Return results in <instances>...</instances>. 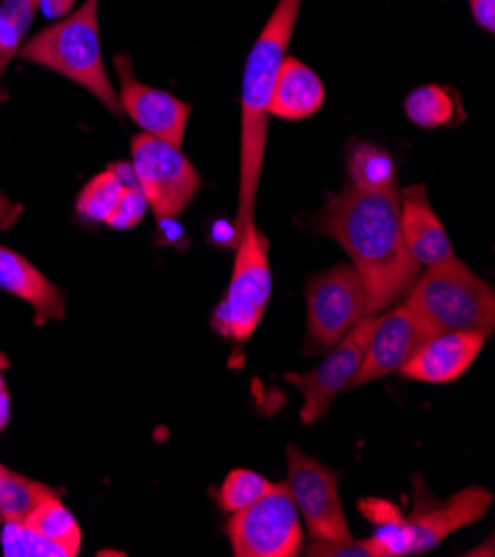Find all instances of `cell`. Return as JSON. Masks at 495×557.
Masks as SVG:
<instances>
[{
    "label": "cell",
    "mask_w": 495,
    "mask_h": 557,
    "mask_svg": "<svg viewBox=\"0 0 495 557\" xmlns=\"http://www.w3.org/2000/svg\"><path fill=\"white\" fill-rule=\"evenodd\" d=\"M347 172L349 183L367 194H400L396 160L378 145L354 143L347 149Z\"/></svg>",
    "instance_id": "18"
},
{
    "label": "cell",
    "mask_w": 495,
    "mask_h": 557,
    "mask_svg": "<svg viewBox=\"0 0 495 557\" xmlns=\"http://www.w3.org/2000/svg\"><path fill=\"white\" fill-rule=\"evenodd\" d=\"M227 535L236 557L298 555L305 533L287 484H273L251 507L232 513Z\"/></svg>",
    "instance_id": "7"
},
{
    "label": "cell",
    "mask_w": 495,
    "mask_h": 557,
    "mask_svg": "<svg viewBox=\"0 0 495 557\" xmlns=\"http://www.w3.org/2000/svg\"><path fill=\"white\" fill-rule=\"evenodd\" d=\"M21 213H23V207L0 191V232L12 230L16 225V220L21 218Z\"/></svg>",
    "instance_id": "29"
},
{
    "label": "cell",
    "mask_w": 495,
    "mask_h": 557,
    "mask_svg": "<svg viewBox=\"0 0 495 557\" xmlns=\"http://www.w3.org/2000/svg\"><path fill=\"white\" fill-rule=\"evenodd\" d=\"M132 164L138 187L160 222L181 215L200 187V176L183 149L149 134L132 140Z\"/></svg>",
    "instance_id": "8"
},
{
    "label": "cell",
    "mask_w": 495,
    "mask_h": 557,
    "mask_svg": "<svg viewBox=\"0 0 495 557\" xmlns=\"http://www.w3.org/2000/svg\"><path fill=\"white\" fill-rule=\"evenodd\" d=\"M76 0H38V5L42 8V14L47 18H63L72 12Z\"/></svg>",
    "instance_id": "30"
},
{
    "label": "cell",
    "mask_w": 495,
    "mask_h": 557,
    "mask_svg": "<svg viewBox=\"0 0 495 557\" xmlns=\"http://www.w3.org/2000/svg\"><path fill=\"white\" fill-rule=\"evenodd\" d=\"M10 411H12V405H10V394H8V386L5 382H0V431H3L10 422Z\"/></svg>",
    "instance_id": "32"
},
{
    "label": "cell",
    "mask_w": 495,
    "mask_h": 557,
    "mask_svg": "<svg viewBox=\"0 0 495 557\" xmlns=\"http://www.w3.org/2000/svg\"><path fill=\"white\" fill-rule=\"evenodd\" d=\"M25 524L29 529H34L38 535L47 537L49 542H57L59 546H63L70 557H76L81 550V527L74 518V513L61 503L59 493L51 495L27 516Z\"/></svg>",
    "instance_id": "19"
},
{
    "label": "cell",
    "mask_w": 495,
    "mask_h": 557,
    "mask_svg": "<svg viewBox=\"0 0 495 557\" xmlns=\"http://www.w3.org/2000/svg\"><path fill=\"white\" fill-rule=\"evenodd\" d=\"M429 338L431 336L426 333V329L407 309V305L392 311L389 315L380 318L373 336L367 345L362 364L354 375L349 388L362 386L367 382L380 380L384 375L398 371L411 358V354Z\"/></svg>",
    "instance_id": "13"
},
{
    "label": "cell",
    "mask_w": 495,
    "mask_h": 557,
    "mask_svg": "<svg viewBox=\"0 0 495 557\" xmlns=\"http://www.w3.org/2000/svg\"><path fill=\"white\" fill-rule=\"evenodd\" d=\"M0 382H5V380H3V373H0Z\"/></svg>",
    "instance_id": "33"
},
{
    "label": "cell",
    "mask_w": 495,
    "mask_h": 557,
    "mask_svg": "<svg viewBox=\"0 0 495 557\" xmlns=\"http://www.w3.org/2000/svg\"><path fill=\"white\" fill-rule=\"evenodd\" d=\"M32 3H36V5H38V0H32Z\"/></svg>",
    "instance_id": "34"
},
{
    "label": "cell",
    "mask_w": 495,
    "mask_h": 557,
    "mask_svg": "<svg viewBox=\"0 0 495 557\" xmlns=\"http://www.w3.org/2000/svg\"><path fill=\"white\" fill-rule=\"evenodd\" d=\"M271 488L273 482H269L260 473L249 469H234L218 491V505L227 513H236L251 507L256 499H260Z\"/></svg>",
    "instance_id": "24"
},
{
    "label": "cell",
    "mask_w": 495,
    "mask_h": 557,
    "mask_svg": "<svg viewBox=\"0 0 495 557\" xmlns=\"http://www.w3.org/2000/svg\"><path fill=\"white\" fill-rule=\"evenodd\" d=\"M315 230L349 253L367 289L369 315L400 300L420 275L400 230V194H367L349 183L329 196Z\"/></svg>",
    "instance_id": "1"
},
{
    "label": "cell",
    "mask_w": 495,
    "mask_h": 557,
    "mask_svg": "<svg viewBox=\"0 0 495 557\" xmlns=\"http://www.w3.org/2000/svg\"><path fill=\"white\" fill-rule=\"evenodd\" d=\"M380 318L364 315L354 331L345 341L336 345V351L329 356L322 364L307 373H287L285 380L294 384L300 396H302V411L300 420L305 424H313L320 420L332 403L343 394L345 388H349L354 375L358 373L367 345L373 336V331L378 326Z\"/></svg>",
    "instance_id": "11"
},
{
    "label": "cell",
    "mask_w": 495,
    "mask_h": 557,
    "mask_svg": "<svg viewBox=\"0 0 495 557\" xmlns=\"http://www.w3.org/2000/svg\"><path fill=\"white\" fill-rule=\"evenodd\" d=\"M125 187L123 183L104 170L102 174L94 176L81 191L76 200V211L81 218L91 222H107V218L114 213Z\"/></svg>",
    "instance_id": "23"
},
{
    "label": "cell",
    "mask_w": 495,
    "mask_h": 557,
    "mask_svg": "<svg viewBox=\"0 0 495 557\" xmlns=\"http://www.w3.org/2000/svg\"><path fill=\"white\" fill-rule=\"evenodd\" d=\"M471 14L488 34L495 29V0H471Z\"/></svg>",
    "instance_id": "28"
},
{
    "label": "cell",
    "mask_w": 495,
    "mask_h": 557,
    "mask_svg": "<svg viewBox=\"0 0 495 557\" xmlns=\"http://www.w3.org/2000/svg\"><path fill=\"white\" fill-rule=\"evenodd\" d=\"M107 170L112 172L123 183V187H138V178H136V172H134V164L132 162H114V164H109Z\"/></svg>",
    "instance_id": "31"
},
{
    "label": "cell",
    "mask_w": 495,
    "mask_h": 557,
    "mask_svg": "<svg viewBox=\"0 0 495 557\" xmlns=\"http://www.w3.org/2000/svg\"><path fill=\"white\" fill-rule=\"evenodd\" d=\"M149 205L145 194L138 187H125L114 213L107 218L104 225H109L112 230H132L136 227L138 222L145 218Z\"/></svg>",
    "instance_id": "26"
},
{
    "label": "cell",
    "mask_w": 495,
    "mask_h": 557,
    "mask_svg": "<svg viewBox=\"0 0 495 557\" xmlns=\"http://www.w3.org/2000/svg\"><path fill=\"white\" fill-rule=\"evenodd\" d=\"M493 503V495L482 486H469L445 505H422L409 518H394L382 522L373 540L382 557L392 555H420L435 548L445 537L478 522Z\"/></svg>",
    "instance_id": "6"
},
{
    "label": "cell",
    "mask_w": 495,
    "mask_h": 557,
    "mask_svg": "<svg viewBox=\"0 0 495 557\" xmlns=\"http://www.w3.org/2000/svg\"><path fill=\"white\" fill-rule=\"evenodd\" d=\"M407 309L429 336L478 331L488 338L495 329V292L458 258L429 267L409 289Z\"/></svg>",
    "instance_id": "4"
},
{
    "label": "cell",
    "mask_w": 495,
    "mask_h": 557,
    "mask_svg": "<svg viewBox=\"0 0 495 557\" xmlns=\"http://www.w3.org/2000/svg\"><path fill=\"white\" fill-rule=\"evenodd\" d=\"M484 343L486 336L478 331L437 333V336L424 341L398 371L418 382H456L475 362Z\"/></svg>",
    "instance_id": "14"
},
{
    "label": "cell",
    "mask_w": 495,
    "mask_h": 557,
    "mask_svg": "<svg viewBox=\"0 0 495 557\" xmlns=\"http://www.w3.org/2000/svg\"><path fill=\"white\" fill-rule=\"evenodd\" d=\"M289 478L287 488L302 513L311 540H351V531L343 511L338 493V473L320 460L307 456L298 447L287 449Z\"/></svg>",
    "instance_id": "10"
},
{
    "label": "cell",
    "mask_w": 495,
    "mask_h": 557,
    "mask_svg": "<svg viewBox=\"0 0 495 557\" xmlns=\"http://www.w3.org/2000/svg\"><path fill=\"white\" fill-rule=\"evenodd\" d=\"M114 65L121 81L119 100L125 114L143 129V134L181 147L191 116V104L172 96L170 91L140 83L134 76L129 55L119 53Z\"/></svg>",
    "instance_id": "12"
},
{
    "label": "cell",
    "mask_w": 495,
    "mask_h": 557,
    "mask_svg": "<svg viewBox=\"0 0 495 557\" xmlns=\"http://www.w3.org/2000/svg\"><path fill=\"white\" fill-rule=\"evenodd\" d=\"M307 555H322V557H382V550L373 537L356 542L351 540H338V542H326V540H313L307 548Z\"/></svg>",
    "instance_id": "27"
},
{
    "label": "cell",
    "mask_w": 495,
    "mask_h": 557,
    "mask_svg": "<svg viewBox=\"0 0 495 557\" xmlns=\"http://www.w3.org/2000/svg\"><path fill=\"white\" fill-rule=\"evenodd\" d=\"M458 111L460 104L456 94L440 85L418 87L405 100L407 119L422 129H437L454 123V116Z\"/></svg>",
    "instance_id": "20"
},
{
    "label": "cell",
    "mask_w": 495,
    "mask_h": 557,
    "mask_svg": "<svg viewBox=\"0 0 495 557\" xmlns=\"http://www.w3.org/2000/svg\"><path fill=\"white\" fill-rule=\"evenodd\" d=\"M302 3L305 0H279L276 10L269 16L264 29L260 32L258 40L253 42L247 55L240 96V194L234 225V245L238 243L245 227L253 222L256 196L267 145L269 104L273 87H276L281 65L287 59V49Z\"/></svg>",
    "instance_id": "2"
},
{
    "label": "cell",
    "mask_w": 495,
    "mask_h": 557,
    "mask_svg": "<svg viewBox=\"0 0 495 557\" xmlns=\"http://www.w3.org/2000/svg\"><path fill=\"white\" fill-rule=\"evenodd\" d=\"M400 230L411 258L420 267H433L454 258V245L435 215L424 185L400 191Z\"/></svg>",
    "instance_id": "15"
},
{
    "label": "cell",
    "mask_w": 495,
    "mask_h": 557,
    "mask_svg": "<svg viewBox=\"0 0 495 557\" xmlns=\"http://www.w3.org/2000/svg\"><path fill=\"white\" fill-rule=\"evenodd\" d=\"M98 3L100 0H85L81 10L45 27L34 38L23 42L18 55L27 63L47 67L70 78L96 96L114 116H121L123 109L119 91L109 81L102 63Z\"/></svg>",
    "instance_id": "3"
},
{
    "label": "cell",
    "mask_w": 495,
    "mask_h": 557,
    "mask_svg": "<svg viewBox=\"0 0 495 557\" xmlns=\"http://www.w3.org/2000/svg\"><path fill=\"white\" fill-rule=\"evenodd\" d=\"M0 544L8 557H70L63 546L38 535L25 522H5Z\"/></svg>",
    "instance_id": "25"
},
{
    "label": "cell",
    "mask_w": 495,
    "mask_h": 557,
    "mask_svg": "<svg viewBox=\"0 0 495 557\" xmlns=\"http://www.w3.org/2000/svg\"><path fill=\"white\" fill-rule=\"evenodd\" d=\"M271 296V267L267 245L256 222L245 227L236 243V262L225 298L213 311L211 324L220 336L245 343L253 336Z\"/></svg>",
    "instance_id": "5"
},
{
    "label": "cell",
    "mask_w": 495,
    "mask_h": 557,
    "mask_svg": "<svg viewBox=\"0 0 495 557\" xmlns=\"http://www.w3.org/2000/svg\"><path fill=\"white\" fill-rule=\"evenodd\" d=\"M324 102V85L302 61L287 55L273 87L269 114L285 121H305Z\"/></svg>",
    "instance_id": "17"
},
{
    "label": "cell",
    "mask_w": 495,
    "mask_h": 557,
    "mask_svg": "<svg viewBox=\"0 0 495 557\" xmlns=\"http://www.w3.org/2000/svg\"><path fill=\"white\" fill-rule=\"evenodd\" d=\"M51 495H57V491L0 465V518L5 522H25L42 499Z\"/></svg>",
    "instance_id": "21"
},
{
    "label": "cell",
    "mask_w": 495,
    "mask_h": 557,
    "mask_svg": "<svg viewBox=\"0 0 495 557\" xmlns=\"http://www.w3.org/2000/svg\"><path fill=\"white\" fill-rule=\"evenodd\" d=\"M36 8L32 0H0V78L14 55H18Z\"/></svg>",
    "instance_id": "22"
},
{
    "label": "cell",
    "mask_w": 495,
    "mask_h": 557,
    "mask_svg": "<svg viewBox=\"0 0 495 557\" xmlns=\"http://www.w3.org/2000/svg\"><path fill=\"white\" fill-rule=\"evenodd\" d=\"M0 289L25 300L34 309L38 324L65 318L63 292L49 283L27 258L8 247H0Z\"/></svg>",
    "instance_id": "16"
},
{
    "label": "cell",
    "mask_w": 495,
    "mask_h": 557,
    "mask_svg": "<svg viewBox=\"0 0 495 557\" xmlns=\"http://www.w3.org/2000/svg\"><path fill=\"white\" fill-rule=\"evenodd\" d=\"M305 296L309 341L318 347H336L369 315L367 289L354 264H336L311 275Z\"/></svg>",
    "instance_id": "9"
}]
</instances>
